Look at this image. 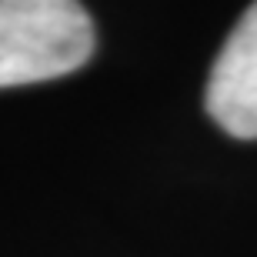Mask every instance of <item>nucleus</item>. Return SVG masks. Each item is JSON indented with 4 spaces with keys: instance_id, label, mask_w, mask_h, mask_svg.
<instances>
[{
    "instance_id": "obj_2",
    "label": "nucleus",
    "mask_w": 257,
    "mask_h": 257,
    "mask_svg": "<svg viewBox=\"0 0 257 257\" xmlns=\"http://www.w3.org/2000/svg\"><path fill=\"white\" fill-rule=\"evenodd\" d=\"M207 114L234 137H257V0L244 10L210 67Z\"/></svg>"
},
{
    "instance_id": "obj_1",
    "label": "nucleus",
    "mask_w": 257,
    "mask_h": 257,
    "mask_svg": "<svg viewBox=\"0 0 257 257\" xmlns=\"http://www.w3.org/2000/svg\"><path fill=\"white\" fill-rule=\"evenodd\" d=\"M94 54L80 0H0V87L74 74Z\"/></svg>"
}]
</instances>
